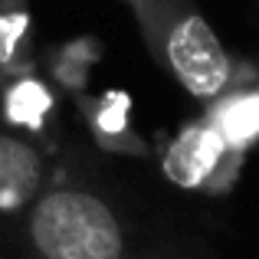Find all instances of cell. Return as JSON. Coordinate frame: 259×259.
Listing matches in <instances>:
<instances>
[{
  "label": "cell",
  "mask_w": 259,
  "mask_h": 259,
  "mask_svg": "<svg viewBox=\"0 0 259 259\" xmlns=\"http://www.w3.org/2000/svg\"><path fill=\"white\" fill-rule=\"evenodd\" d=\"M26 240L39 259H220L174 213L95 184L43 190L26 217Z\"/></svg>",
  "instance_id": "1"
},
{
  "label": "cell",
  "mask_w": 259,
  "mask_h": 259,
  "mask_svg": "<svg viewBox=\"0 0 259 259\" xmlns=\"http://www.w3.org/2000/svg\"><path fill=\"white\" fill-rule=\"evenodd\" d=\"M125 7L158 69L203 105L220 99L249 66L220 43L197 0H125Z\"/></svg>",
  "instance_id": "2"
},
{
  "label": "cell",
  "mask_w": 259,
  "mask_h": 259,
  "mask_svg": "<svg viewBox=\"0 0 259 259\" xmlns=\"http://www.w3.org/2000/svg\"><path fill=\"white\" fill-rule=\"evenodd\" d=\"M246 154L236 151L217 125L200 115L177 128V135L164 145L161 171L181 190L190 194H227L243 171Z\"/></svg>",
  "instance_id": "3"
},
{
  "label": "cell",
  "mask_w": 259,
  "mask_h": 259,
  "mask_svg": "<svg viewBox=\"0 0 259 259\" xmlns=\"http://www.w3.org/2000/svg\"><path fill=\"white\" fill-rule=\"evenodd\" d=\"M46 190V158L17 135L0 132V213L33 207Z\"/></svg>",
  "instance_id": "4"
},
{
  "label": "cell",
  "mask_w": 259,
  "mask_h": 259,
  "mask_svg": "<svg viewBox=\"0 0 259 259\" xmlns=\"http://www.w3.org/2000/svg\"><path fill=\"white\" fill-rule=\"evenodd\" d=\"M203 115L236 151L246 154L253 145H259V76L253 66H246L220 99L203 105Z\"/></svg>",
  "instance_id": "5"
},
{
  "label": "cell",
  "mask_w": 259,
  "mask_h": 259,
  "mask_svg": "<svg viewBox=\"0 0 259 259\" xmlns=\"http://www.w3.org/2000/svg\"><path fill=\"white\" fill-rule=\"evenodd\" d=\"M92 132L95 138L102 141L105 148L112 151H121V154H132V158H145L151 148L148 141L135 132L132 125V105H128L125 95L112 92L92 108Z\"/></svg>",
  "instance_id": "6"
},
{
  "label": "cell",
  "mask_w": 259,
  "mask_h": 259,
  "mask_svg": "<svg viewBox=\"0 0 259 259\" xmlns=\"http://www.w3.org/2000/svg\"><path fill=\"white\" fill-rule=\"evenodd\" d=\"M50 112V92L36 82H23L13 95V118L20 121H36L39 115Z\"/></svg>",
  "instance_id": "7"
},
{
  "label": "cell",
  "mask_w": 259,
  "mask_h": 259,
  "mask_svg": "<svg viewBox=\"0 0 259 259\" xmlns=\"http://www.w3.org/2000/svg\"><path fill=\"white\" fill-rule=\"evenodd\" d=\"M118 4H125V0H118Z\"/></svg>",
  "instance_id": "8"
}]
</instances>
